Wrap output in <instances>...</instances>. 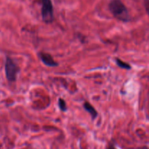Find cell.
I'll return each instance as SVG.
<instances>
[{"instance_id": "obj_1", "label": "cell", "mask_w": 149, "mask_h": 149, "mask_svg": "<svg viewBox=\"0 0 149 149\" xmlns=\"http://www.w3.org/2000/svg\"><path fill=\"white\" fill-rule=\"evenodd\" d=\"M109 9L115 17L122 21L129 20V15L125 6L120 0H112L109 4Z\"/></svg>"}, {"instance_id": "obj_2", "label": "cell", "mask_w": 149, "mask_h": 149, "mask_svg": "<svg viewBox=\"0 0 149 149\" xmlns=\"http://www.w3.org/2000/svg\"><path fill=\"white\" fill-rule=\"evenodd\" d=\"M19 71H20V68L18 65L11 58L7 57L6 58L5 62V74L7 80L11 82L15 81Z\"/></svg>"}, {"instance_id": "obj_3", "label": "cell", "mask_w": 149, "mask_h": 149, "mask_svg": "<svg viewBox=\"0 0 149 149\" xmlns=\"http://www.w3.org/2000/svg\"><path fill=\"white\" fill-rule=\"evenodd\" d=\"M42 15L43 21L46 23H52L53 20V10L50 0H42Z\"/></svg>"}, {"instance_id": "obj_4", "label": "cell", "mask_w": 149, "mask_h": 149, "mask_svg": "<svg viewBox=\"0 0 149 149\" xmlns=\"http://www.w3.org/2000/svg\"><path fill=\"white\" fill-rule=\"evenodd\" d=\"M39 58L44 64L47 66L55 67L58 65V63L54 61L52 57L49 54L45 53V52H40L39 53Z\"/></svg>"}, {"instance_id": "obj_5", "label": "cell", "mask_w": 149, "mask_h": 149, "mask_svg": "<svg viewBox=\"0 0 149 149\" xmlns=\"http://www.w3.org/2000/svg\"><path fill=\"white\" fill-rule=\"evenodd\" d=\"M84 109H85V110L87 111L90 115H91L93 119H95V118L97 117V112L96 111L95 108L90 104V103H88V102H85V103H84Z\"/></svg>"}, {"instance_id": "obj_6", "label": "cell", "mask_w": 149, "mask_h": 149, "mask_svg": "<svg viewBox=\"0 0 149 149\" xmlns=\"http://www.w3.org/2000/svg\"><path fill=\"white\" fill-rule=\"evenodd\" d=\"M116 63L118 65V66H119L122 68H124V69L130 70L131 68V66L129 65V64L124 62V61H122V60L119 59V58H116Z\"/></svg>"}, {"instance_id": "obj_7", "label": "cell", "mask_w": 149, "mask_h": 149, "mask_svg": "<svg viewBox=\"0 0 149 149\" xmlns=\"http://www.w3.org/2000/svg\"><path fill=\"white\" fill-rule=\"evenodd\" d=\"M58 106H59L61 111H66V104H65V102L63 99L60 98L59 100H58Z\"/></svg>"}, {"instance_id": "obj_8", "label": "cell", "mask_w": 149, "mask_h": 149, "mask_svg": "<svg viewBox=\"0 0 149 149\" xmlns=\"http://www.w3.org/2000/svg\"><path fill=\"white\" fill-rule=\"evenodd\" d=\"M144 4H145L146 10L147 13H148L149 16V0H145V2H144Z\"/></svg>"}, {"instance_id": "obj_9", "label": "cell", "mask_w": 149, "mask_h": 149, "mask_svg": "<svg viewBox=\"0 0 149 149\" xmlns=\"http://www.w3.org/2000/svg\"><path fill=\"white\" fill-rule=\"evenodd\" d=\"M141 149H149V148H148V147H146V146H144V147H143V148H141Z\"/></svg>"}]
</instances>
